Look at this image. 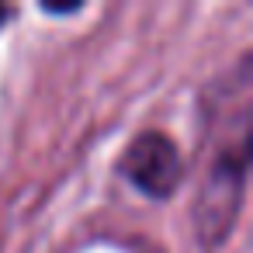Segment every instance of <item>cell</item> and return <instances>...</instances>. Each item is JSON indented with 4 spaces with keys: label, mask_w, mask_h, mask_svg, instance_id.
<instances>
[{
    "label": "cell",
    "mask_w": 253,
    "mask_h": 253,
    "mask_svg": "<svg viewBox=\"0 0 253 253\" xmlns=\"http://www.w3.org/2000/svg\"><path fill=\"white\" fill-rule=\"evenodd\" d=\"M250 170V94L225 115V132L215 135V153L194 198V236L205 253H215L236 229Z\"/></svg>",
    "instance_id": "6da1fadb"
},
{
    "label": "cell",
    "mask_w": 253,
    "mask_h": 253,
    "mask_svg": "<svg viewBox=\"0 0 253 253\" xmlns=\"http://www.w3.org/2000/svg\"><path fill=\"white\" fill-rule=\"evenodd\" d=\"M118 170L135 191L149 198H170L184 180V156L167 132L149 128V132H139L125 146Z\"/></svg>",
    "instance_id": "7a4b0ae2"
},
{
    "label": "cell",
    "mask_w": 253,
    "mask_h": 253,
    "mask_svg": "<svg viewBox=\"0 0 253 253\" xmlns=\"http://www.w3.org/2000/svg\"><path fill=\"white\" fill-rule=\"evenodd\" d=\"M4 14H7V11H4V7H0V18H4Z\"/></svg>",
    "instance_id": "3957f363"
}]
</instances>
